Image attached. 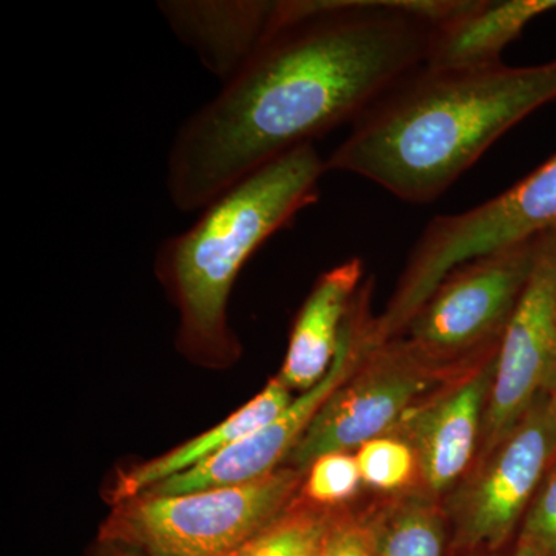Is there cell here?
<instances>
[{"label":"cell","instance_id":"6da1fadb","mask_svg":"<svg viewBox=\"0 0 556 556\" xmlns=\"http://www.w3.org/2000/svg\"><path fill=\"white\" fill-rule=\"evenodd\" d=\"M288 22L179 127L166 190L178 211L278 156L354 123L426 65L433 25L419 0H287Z\"/></svg>","mask_w":556,"mask_h":556},{"label":"cell","instance_id":"7a4b0ae2","mask_svg":"<svg viewBox=\"0 0 556 556\" xmlns=\"http://www.w3.org/2000/svg\"><path fill=\"white\" fill-rule=\"evenodd\" d=\"M555 101L556 60L527 67L424 65L351 126L327 169L367 179L407 203H430L497 139Z\"/></svg>","mask_w":556,"mask_h":556},{"label":"cell","instance_id":"3957f363","mask_svg":"<svg viewBox=\"0 0 556 556\" xmlns=\"http://www.w3.org/2000/svg\"><path fill=\"white\" fill-rule=\"evenodd\" d=\"M327 172L316 146H300L225 190L190 228L161 243L156 273L177 303L186 350L233 353L228 306L237 277L270 237L316 203Z\"/></svg>","mask_w":556,"mask_h":556},{"label":"cell","instance_id":"277c9868","mask_svg":"<svg viewBox=\"0 0 556 556\" xmlns=\"http://www.w3.org/2000/svg\"><path fill=\"white\" fill-rule=\"evenodd\" d=\"M303 477L283 466L247 484L142 493L115 504L100 540L146 556H229L294 503Z\"/></svg>","mask_w":556,"mask_h":556},{"label":"cell","instance_id":"5b68a950","mask_svg":"<svg viewBox=\"0 0 556 556\" xmlns=\"http://www.w3.org/2000/svg\"><path fill=\"white\" fill-rule=\"evenodd\" d=\"M556 229V153L485 203L438 215L420 233L393 298L375 318L376 342L402 336L442 280L470 260Z\"/></svg>","mask_w":556,"mask_h":556},{"label":"cell","instance_id":"8992f818","mask_svg":"<svg viewBox=\"0 0 556 556\" xmlns=\"http://www.w3.org/2000/svg\"><path fill=\"white\" fill-rule=\"evenodd\" d=\"M478 357L439 364L402 336L383 343L372 340L353 375L325 402L285 466L306 473L317 457L351 453L371 439L390 434L409 409Z\"/></svg>","mask_w":556,"mask_h":556},{"label":"cell","instance_id":"52a82bcc","mask_svg":"<svg viewBox=\"0 0 556 556\" xmlns=\"http://www.w3.org/2000/svg\"><path fill=\"white\" fill-rule=\"evenodd\" d=\"M538 240L457 266L409 320L402 338L424 356L448 365L500 345L535 265Z\"/></svg>","mask_w":556,"mask_h":556},{"label":"cell","instance_id":"ba28073f","mask_svg":"<svg viewBox=\"0 0 556 556\" xmlns=\"http://www.w3.org/2000/svg\"><path fill=\"white\" fill-rule=\"evenodd\" d=\"M556 457V420L544 396L482 455L445 497L456 551H496L521 526Z\"/></svg>","mask_w":556,"mask_h":556},{"label":"cell","instance_id":"9c48e42d","mask_svg":"<svg viewBox=\"0 0 556 556\" xmlns=\"http://www.w3.org/2000/svg\"><path fill=\"white\" fill-rule=\"evenodd\" d=\"M369 299L371 283L365 281L358 289L343 324L334 362L316 387L300 394L280 415L232 447L185 473L160 482L144 493L181 495L217 486L247 484L283 467L325 402L338 390L340 383L353 375L358 362L371 345L372 321L376 316H372Z\"/></svg>","mask_w":556,"mask_h":556},{"label":"cell","instance_id":"30bf717a","mask_svg":"<svg viewBox=\"0 0 556 556\" xmlns=\"http://www.w3.org/2000/svg\"><path fill=\"white\" fill-rule=\"evenodd\" d=\"M555 375L556 229L540 236L532 274L497 346L482 455L547 396Z\"/></svg>","mask_w":556,"mask_h":556},{"label":"cell","instance_id":"8fae6325","mask_svg":"<svg viewBox=\"0 0 556 556\" xmlns=\"http://www.w3.org/2000/svg\"><path fill=\"white\" fill-rule=\"evenodd\" d=\"M497 346L422 399L390 433L408 442L419 466L417 489L434 500L452 492L473 464L482 441Z\"/></svg>","mask_w":556,"mask_h":556},{"label":"cell","instance_id":"7c38bea8","mask_svg":"<svg viewBox=\"0 0 556 556\" xmlns=\"http://www.w3.org/2000/svg\"><path fill=\"white\" fill-rule=\"evenodd\" d=\"M159 10L174 35L222 84L288 22L285 0H164Z\"/></svg>","mask_w":556,"mask_h":556},{"label":"cell","instance_id":"4fadbf2b","mask_svg":"<svg viewBox=\"0 0 556 556\" xmlns=\"http://www.w3.org/2000/svg\"><path fill=\"white\" fill-rule=\"evenodd\" d=\"M364 280L361 258H350L317 278L303 302L278 379L289 390L305 391L327 376L351 305Z\"/></svg>","mask_w":556,"mask_h":556},{"label":"cell","instance_id":"5bb4252c","mask_svg":"<svg viewBox=\"0 0 556 556\" xmlns=\"http://www.w3.org/2000/svg\"><path fill=\"white\" fill-rule=\"evenodd\" d=\"M556 10V0H470L463 13L431 35L426 67L481 68L501 64L503 51L530 22Z\"/></svg>","mask_w":556,"mask_h":556},{"label":"cell","instance_id":"9a60e30c","mask_svg":"<svg viewBox=\"0 0 556 556\" xmlns=\"http://www.w3.org/2000/svg\"><path fill=\"white\" fill-rule=\"evenodd\" d=\"M292 401L294 399L291 397V390L280 379L270 380L258 396L252 399L243 408L230 415L217 427L190 439L189 442L170 450L166 455L121 471L110 492L113 504L139 496L152 486L159 485L160 482L206 463L226 448L232 447L241 439L248 438L258 428L266 426Z\"/></svg>","mask_w":556,"mask_h":556},{"label":"cell","instance_id":"2e32d148","mask_svg":"<svg viewBox=\"0 0 556 556\" xmlns=\"http://www.w3.org/2000/svg\"><path fill=\"white\" fill-rule=\"evenodd\" d=\"M371 556H444L448 519L441 501L419 489L397 493L369 511Z\"/></svg>","mask_w":556,"mask_h":556},{"label":"cell","instance_id":"e0dca14e","mask_svg":"<svg viewBox=\"0 0 556 556\" xmlns=\"http://www.w3.org/2000/svg\"><path fill=\"white\" fill-rule=\"evenodd\" d=\"M340 508L316 506L300 495L229 556H317Z\"/></svg>","mask_w":556,"mask_h":556},{"label":"cell","instance_id":"ac0fdd59","mask_svg":"<svg viewBox=\"0 0 556 556\" xmlns=\"http://www.w3.org/2000/svg\"><path fill=\"white\" fill-rule=\"evenodd\" d=\"M362 482L379 492L404 493L419 485L417 457L404 439L386 434L356 450Z\"/></svg>","mask_w":556,"mask_h":556},{"label":"cell","instance_id":"d6986e66","mask_svg":"<svg viewBox=\"0 0 556 556\" xmlns=\"http://www.w3.org/2000/svg\"><path fill=\"white\" fill-rule=\"evenodd\" d=\"M305 475L300 495L321 507H342L364 484L356 456L345 452L317 457Z\"/></svg>","mask_w":556,"mask_h":556},{"label":"cell","instance_id":"ffe728a7","mask_svg":"<svg viewBox=\"0 0 556 556\" xmlns=\"http://www.w3.org/2000/svg\"><path fill=\"white\" fill-rule=\"evenodd\" d=\"M515 555L556 556V457L519 526Z\"/></svg>","mask_w":556,"mask_h":556},{"label":"cell","instance_id":"44dd1931","mask_svg":"<svg viewBox=\"0 0 556 556\" xmlns=\"http://www.w3.org/2000/svg\"><path fill=\"white\" fill-rule=\"evenodd\" d=\"M372 527L368 514L342 507L317 556H371Z\"/></svg>","mask_w":556,"mask_h":556},{"label":"cell","instance_id":"7402d4cb","mask_svg":"<svg viewBox=\"0 0 556 556\" xmlns=\"http://www.w3.org/2000/svg\"><path fill=\"white\" fill-rule=\"evenodd\" d=\"M104 546L108 547V554L104 556H146L135 548L118 546V544H104Z\"/></svg>","mask_w":556,"mask_h":556},{"label":"cell","instance_id":"603a6c76","mask_svg":"<svg viewBox=\"0 0 556 556\" xmlns=\"http://www.w3.org/2000/svg\"><path fill=\"white\" fill-rule=\"evenodd\" d=\"M548 399V407H551L552 415H554L556 420V375L554 382H552L551 390H548L547 393Z\"/></svg>","mask_w":556,"mask_h":556},{"label":"cell","instance_id":"cb8c5ba5","mask_svg":"<svg viewBox=\"0 0 556 556\" xmlns=\"http://www.w3.org/2000/svg\"><path fill=\"white\" fill-rule=\"evenodd\" d=\"M514 556H517V555H514Z\"/></svg>","mask_w":556,"mask_h":556}]
</instances>
